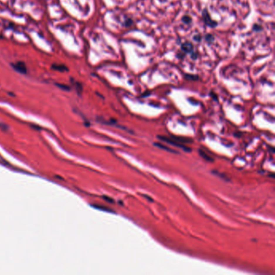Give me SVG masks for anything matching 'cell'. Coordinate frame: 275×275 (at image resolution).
<instances>
[{"instance_id": "2", "label": "cell", "mask_w": 275, "mask_h": 275, "mask_svg": "<svg viewBox=\"0 0 275 275\" xmlns=\"http://www.w3.org/2000/svg\"><path fill=\"white\" fill-rule=\"evenodd\" d=\"M12 65V67H13L17 72H19L20 74H25L28 73V68H27L26 65H25V63L23 62H18L16 63H14V64H11Z\"/></svg>"}, {"instance_id": "1", "label": "cell", "mask_w": 275, "mask_h": 275, "mask_svg": "<svg viewBox=\"0 0 275 275\" xmlns=\"http://www.w3.org/2000/svg\"><path fill=\"white\" fill-rule=\"evenodd\" d=\"M158 138L159 139L162 140H164V141H165V142L170 144V145H173L176 146V147L181 148V149H183L184 150H186V151H191V149H189V148L184 146L180 142H176V141H175V140H172V139H170V138H168V137H164V136H158Z\"/></svg>"}, {"instance_id": "3", "label": "cell", "mask_w": 275, "mask_h": 275, "mask_svg": "<svg viewBox=\"0 0 275 275\" xmlns=\"http://www.w3.org/2000/svg\"><path fill=\"white\" fill-rule=\"evenodd\" d=\"M52 69H55V70H58V71H61V72L68 70V68H67L65 65H57V64H53V65H52Z\"/></svg>"}, {"instance_id": "6", "label": "cell", "mask_w": 275, "mask_h": 275, "mask_svg": "<svg viewBox=\"0 0 275 275\" xmlns=\"http://www.w3.org/2000/svg\"><path fill=\"white\" fill-rule=\"evenodd\" d=\"M154 145H155L156 146H157V147H160V148H162V149H165V150H167V151H169V152H175V151H174V150H171V149H168V148H166V147H165V146H164V145H160V144H157V143H155Z\"/></svg>"}, {"instance_id": "5", "label": "cell", "mask_w": 275, "mask_h": 275, "mask_svg": "<svg viewBox=\"0 0 275 275\" xmlns=\"http://www.w3.org/2000/svg\"><path fill=\"white\" fill-rule=\"evenodd\" d=\"M199 154H200V156L203 157V158L205 159V160L207 161V162H213L214 161L213 159L211 158L210 156L207 155L206 152H204V151H203V150H201V149H199Z\"/></svg>"}, {"instance_id": "4", "label": "cell", "mask_w": 275, "mask_h": 275, "mask_svg": "<svg viewBox=\"0 0 275 275\" xmlns=\"http://www.w3.org/2000/svg\"><path fill=\"white\" fill-rule=\"evenodd\" d=\"M181 49L184 50L185 52H191L192 51V49H193V47H192V45H191V43L186 42L185 43L182 45V47H181Z\"/></svg>"}, {"instance_id": "7", "label": "cell", "mask_w": 275, "mask_h": 275, "mask_svg": "<svg viewBox=\"0 0 275 275\" xmlns=\"http://www.w3.org/2000/svg\"><path fill=\"white\" fill-rule=\"evenodd\" d=\"M0 38H2V36H1V35H0Z\"/></svg>"}]
</instances>
